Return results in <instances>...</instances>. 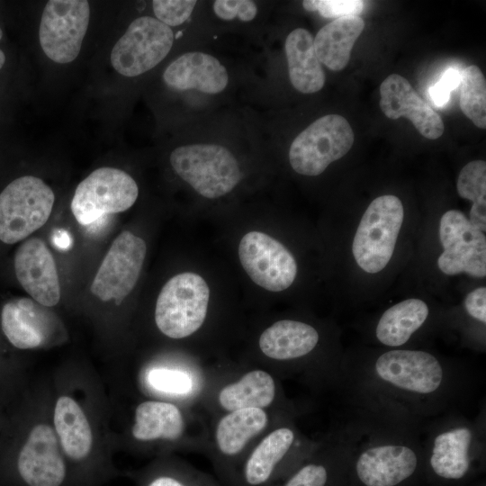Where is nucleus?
<instances>
[{
    "instance_id": "obj_1",
    "label": "nucleus",
    "mask_w": 486,
    "mask_h": 486,
    "mask_svg": "<svg viewBox=\"0 0 486 486\" xmlns=\"http://www.w3.org/2000/svg\"><path fill=\"white\" fill-rule=\"evenodd\" d=\"M336 388L348 410L425 422L466 403L475 377L431 352L389 348L344 358Z\"/></svg>"
},
{
    "instance_id": "obj_2",
    "label": "nucleus",
    "mask_w": 486,
    "mask_h": 486,
    "mask_svg": "<svg viewBox=\"0 0 486 486\" xmlns=\"http://www.w3.org/2000/svg\"><path fill=\"white\" fill-rule=\"evenodd\" d=\"M423 424L349 410L342 425L351 445L347 486H418L423 480Z\"/></svg>"
},
{
    "instance_id": "obj_3",
    "label": "nucleus",
    "mask_w": 486,
    "mask_h": 486,
    "mask_svg": "<svg viewBox=\"0 0 486 486\" xmlns=\"http://www.w3.org/2000/svg\"><path fill=\"white\" fill-rule=\"evenodd\" d=\"M423 480L432 486H463L484 469L486 410L471 419L453 410L422 426Z\"/></svg>"
},
{
    "instance_id": "obj_4",
    "label": "nucleus",
    "mask_w": 486,
    "mask_h": 486,
    "mask_svg": "<svg viewBox=\"0 0 486 486\" xmlns=\"http://www.w3.org/2000/svg\"><path fill=\"white\" fill-rule=\"evenodd\" d=\"M170 164L184 182L208 199L229 194L241 178L234 155L218 144L195 143L177 147L170 154Z\"/></svg>"
},
{
    "instance_id": "obj_5",
    "label": "nucleus",
    "mask_w": 486,
    "mask_h": 486,
    "mask_svg": "<svg viewBox=\"0 0 486 486\" xmlns=\"http://www.w3.org/2000/svg\"><path fill=\"white\" fill-rule=\"evenodd\" d=\"M404 218L401 201L382 195L365 210L353 239L352 253L364 271L375 274L391 260Z\"/></svg>"
},
{
    "instance_id": "obj_6",
    "label": "nucleus",
    "mask_w": 486,
    "mask_h": 486,
    "mask_svg": "<svg viewBox=\"0 0 486 486\" xmlns=\"http://www.w3.org/2000/svg\"><path fill=\"white\" fill-rule=\"evenodd\" d=\"M210 290L192 272L178 274L162 287L156 302L155 321L166 337L178 339L197 331L206 318Z\"/></svg>"
},
{
    "instance_id": "obj_7",
    "label": "nucleus",
    "mask_w": 486,
    "mask_h": 486,
    "mask_svg": "<svg viewBox=\"0 0 486 486\" xmlns=\"http://www.w3.org/2000/svg\"><path fill=\"white\" fill-rule=\"evenodd\" d=\"M55 202L51 188L32 176L18 177L0 194V240L19 242L49 220Z\"/></svg>"
},
{
    "instance_id": "obj_8",
    "label": "nucleus",
    "mask_w": 486,
    "mask_h": 486,
    "mask_svg": "<svg viewBox=\"0 0 486 486\" xmlns=\"http://www.w3.org/2000/svg\"><path fill=\"white\" fill-rule=\"evenodd\" d=\"M354 139L346 118L334 113L322 116L292 140L289 149L291 166L300 175L319 176L350 150Z\"/></svg>"
},
{
    "instance_id": "obj_9",
    "label": "nucleus",
    "mask_w": 486,
    "mask_h": 486,
    "mask_svg": "<svg viewBox=\"0 0 486 486\" xmlns=\"http://www.w3.org/2000/svg\"><path fill=\"white\" fill-rule=\"evenodd\" d=\"M138 195V185L129 174L118 168L100 167L77 185L71 212L80 224L88 225L104 215L130 209Z\"/></svg>"
},
{
    "instance_id": "obj_10",
    "label": "nucleus",
    "mask_w": 486,
    "mask_h": 486,
    "mask_svg": "<svg viewBox=\"0 0 486 486\" xmlns=\"http://www.w3.org/2000/svg\"><path fill=\"white\" fill-rule=\"evenodd\" d=\"M173 42L170 27L151 16L139 17L113 46L112 66L122 76H140L159 64L169 53Z\"/></svg>"
},
{
    "instance_id": "obj_11",
    "label": "nucleus",
    "mask_w": 486,
    "mask_h": 486,
    "mask_svg": "<svg viewBox=\"0 0 486 486\" xmlns=\"http://www.w3.org/2000/svg\"><path fill=\"white\" fill-rule=\"evenodd\" d=\"M90 20L86 0H50L40 22L39 40L45 55L59 64L78 56Z\"/></svg>"
},
{
    "instance_id": "obj_12",
    "label": "nucleus",
    "mask_w": 486,
    "mask_h": 486,
    "mask_svg": "<svg viewBox=\"0 0 486 486\" xmlns=\"http://www.w3.org/2000/svg\"><path fill=\"white\" fill-rule=\"evenodd\" d=\"M439 239L444 251L437 266L446 274L465 273L472 277L486 275V237L458 210L446 212L439 222Z\"/></svg>"
},
{
    "instance_id": "obj_13",
    "label": "nucleus",
    "mask_w": 486,
    "mask_h": 486,
    "mask_svg": "<svg viewBox=\"0 0 486 486\" xmlns=\"http://www.w3.org/2000/svg\"><path fill=\"white\" fill-rule=\"evenodd\" d=\"M147 253L145 241L124 230L112 243L91 284L92 293L103 302L120 304L136 285Z\"/></svg>"
},
{
    "instance_id": "obj_14",
    "label": "nucleus",
    "mask_w": 486,
    "mask_h": 486,
    "mask_svg": "<svg viewBox=\"0 0 486 486\" xmlns=\"http://www.w3.org/2000/svg\"><path fill=\"white\" fill-rule=\"evenodd\" d=\"M238 256L250 279L267 291L286 290L295 280L297 264L292 254L264 232L245 234L238 245Z\"/></svg>"
},
{
    "instance_id": "obj_15",
    "label": "nucleus",
    "mask_w": 486,
    "mask_h": 486,
    "mask_svg": "<svg viewBox=\"0 0 486 486\" xmlns=\"http://www.w3.org/2000/svg\"><path fill=\"white\" fill-rule=\"evenodd\" d=\"M16 472L24 486H64L68 469L54 429L44 423L34 426L20 449Z\"/></svg>"
},
{
    "instance_id": "obj_16",
    "label": "nucleus",
    "mask_w": 486,
    "mask_h": 486,
    "mask_svg": "<svg viewBox=\"0 0 486 486\" xmlns=\"http://www.w3.org/2000/svg\"><path fill=\"white\" fill-rule=\"evenodd\" d=\"M18 282L31 297L45 307L55 306L60 299V284L54 257L38 238L22 243L14 256Z\"/></svg>"
},
{
    "instance_id": "obj_17",
    "label": "nucleus",
    "mask_w": 486,
    "mask_h": 486,
    "mask_svg": "<svg viewBox=\"0 0 486 486\" xmlns=\"http://www.w3.org/2000/svg\"><path fill=\"white\" fill-rule=\"evenodd\" d=\"M380 107L387 118H408L418 131L429 140L438 139L444 133L445 125L439 114L402 76H388L380 86Z\"/></svg>"
},
{
    "instance_id": "obj_18",
    "label": "nucleus",
    "mask_w": 486,
    "mask_h": 486,
    "mask_svg": "<svg viewBox=\"0 0 486 486\" xmlns=\"http://www.w3.org/2000/svg\"><path fill=\"white\" fill-rule=\"evenodd\" d=\"M350 456V441L341 426L326 446L297 467L282 486H347Z\"/></svg>"
},
{
    "instance_id": "obj_19",
    "label": "nucleus",
    "mask_w": 486,
    "mask_h": 486,
    "mask_svg": "<svg viewBox=\"0 0 486 486\" xmlns=\"http://www.w3.org/2000/svg\"><path fill=\"white\" fill-rule=\"evenodd\" d=\"M1 327L14 346L32 349L47 343L53 333L54 318L47 307L36 301L17 298L3 306Z\"/></svg>"
},
{
    "instance_id": "obj_20",
    "label": "nucleus",
    "mask_w": 486,
    "mask_h": 486,
    "mask_svg": "<svg viewBox=\"0 0 486 486\" xmlns=\"http://www.w3.org/2000/svg\"><path fill=\"white\" fill-rule=\"evenodd\" d=\"M171 88L196 90L215 94L221 93L229 83L226 68L215 57L200 51L187 52L174 60L163 74Z\"/></svg>"
},
{
    "instance_id": "obj_21",
    "label": "nucleus",
    "mask_w": 486,
    "mask_h": 486,
    "mask_svg": "<svg viewBox=\"0 0 486 486\" xmlns=\"http://www.w3.org/2000/svg\"><path fill=\"white\" fill-rule=\"evenodd\" d=\"M297 441V432L289 426L267 434L248 457L242 469V482L247 486H262L272 482L292 461Z\"/></svg>"
},
{
    "instance_id": "obj_22",
    "label": "nucleus",
    "mask_w": 486,
    "mask_h": 486,
    "mask_svg": "<svg viewBox=\"0 0 486 486\" xmlns=\"http://www.w3.org/2000/svg\"><path fill=\"white\" fill-rule=\"evenodd\" d=\"M320 335L312 325L294 320H282L263 331L258 345L271 359L292 362L308 357L318 346Z\"/></svg>"
},
{
    "instance_id": "obj_23",
    "label": "nucleus",
    "mask_w": 486,
    "mask_h": 486,
    "mask_svg": "<svg viewBox=\"0 0 486 486\" xmlns=\"http://www.w3.org/2000/svg\"><path fill=\"white\" fill-rule=\"evenodd\" d=\"M428 304L420 299H407L387 309L374 327V338L388 348H402L422 329L429 318Z\"/></svg>"
},
{
    "instance_id": "obj_24",
    "label": "nucleus",
    "mask_w": 486,
    "mask_h": 486,
    "mask_svg": "<svg viewBox=\"0 0 486 486\" xmlns=\"http://www.w3.org/2000/svg\"><path fill=\"white\" fill-rule=\"evenodd\" d=\"M288 74L292 86L302 94H313L322 89L325 73L309 31L297 28L285 40Z\"/></svg>"
},
{
    "instance_id": "obj_25",
    "label": "nucleus",
    "mask_w": 486,
    "mask_h": 486,
    "mask_svg": "<svg viewBox=\"0 0 486 486\" xmlns=\"http://www.w3.org/2000/svg\"><path fill=\"white\" fill-rule=\"evenodd\" d=\"M53 421L65 455L75 463L86 461L92 451L93 434L79 404L71 397H59L55 405Z\"/></svg>"
},
{
    "instance_id": "obj_26",
    "label": "nucleus",
    "mask_w": 486,
    "mask_h": 486,
    "mask_svg": "<svg viewBox=\"0 0 486 486\" xmlns=\"http://www.w3.org/2000/svg\"><path fill=\"white\" fill-rule=\"evenodd\" d=\"M364 26V21L356 15L337 18L323 26L313 39L320 62L334 71L345 68Z\"/></svg>"
},
{
    "instance_id": "obj_27",
    "label": "nucleus",
    "mask_w": 486,
    "mask_h": 486,
    "mask_svg": "<svg viewBox=\"0 0 486 486\" xmlns=\"http://www.w3.org/2000/svg\"><path fill=\"white\" fill-rule=\"evenodd\" d=\"M184 428L183 415L172 403L148 400L141 402L135 410L132 436L137 440H176Z\"/></svg>"
},
{
    "instance_id": "obj_28",
    "label": "nucleus",
    "mask_w": 486,
    "mask_h": 486,
    "mask_svg": "<svg viewBox=\"0 0 486 486\" xmlns=\"http://www.w3.org/2000/svg\"><path fill=\"white\" fill-rule=\"evenodd\" d=\"M263 409L249 408L230 411L218 423L215 439L219 451L225 456L238 454L248 442L267 425Z\"/></svg>"
},
{
    "instance_id": "obj_29",
    "label": "nucleus",
    "mask_w": 486,
    "mask_h": 486,
    "mask_svg": "<svg viewBox=\"0 0 486 486\" xmlns=\"http://www.w3.org/2000/svg\"><path fill=\"white\" fill-rule=\"evenodd\" d=\"M276 396V385L272 375L263 370L247 373L238 382L226 385L219 393L220 406L229 410L264 409Z\"/></svg>"
},
{
    "instance_id": "obj_30",
    "label": "nucleus",
    "mask_w": 486,
    "mask_h": 486,
    "mask_svg": "<svg viewBox=\"0 0 486 486\" xmlns=\"http://www.w3.org/2000/svg\"><path fill=\"white\" fill-rule=\"evenodd\" d=\"M457 193L472 202L469 213L471 224L477 230H486V163L473 160L461 170L457 179Z\"/></svg>"
},
{
    "instance_id": "obj_31",
    "label": "nucleus",
    "mask_w": 486,
    "mask_h": 486,
    "mask_svg": "<svg viewBox=\"0 0 486 486\" xmlns=\"http://www.w3.org/2000/svg\"><path fill=\"white\" fill-rule=\"evenodd\" d=\"M460 107L464 114L480 129L486 128V81L475 65L460 74Z\"/></svg>"
},
{
    "instance_id": "obj_32",
    "label": "nucleus",
    "mask_w": 486,
    "mask_h": 486,
    "mask_svg": "<svg viewBox=\"0 0 486 486\" xmlns=\"http://www.w3.org/2000/svg\"><path fill=\"white\" fill-rule=\"evenodd\" d=\"M148 382L154 389L171 394H185L192 390L190 376L181 371L154 369L148 374Z\"/></svg>"
},
{
    "instance_id": "obj_33",
    "label": "nucleus",
    "mask_w": 486,
    "mask_h": 486,
    "mask_svg": "<svg viewBox=\"0 0 486 486\" xmlns=\"http://www.w3.org/2000/svg\"><path fill=\"white\" fill-rule=\"evenodd\" d=\"M361 0H304L302 6L306 11L318 12L325 18H340L356 15L364 9Z\"/></svg>"
},
{
    "instance_id": "obj_34",
    "label": "nucleus",
    "mask_w": 486,
    "mask_h": 486,
    "mask_svg": "<svg viewBox=\"0 0 486 486\" xmlns=\"http://www.w3.org/2000/svg\"><path fill=\"white\" fill-rule=\"evenodd\" d=\"M196 3L193 0H155L152 6L157 19L169 27L184 23L191 16Z\"/></svg>"
},
{
    "instance_id": "obj_35",
    "label": "nucleus",
    "mask_w": 486,
    "mask_h": 486,
    "mask_svg": "<svg viewBox=\"0 0 486 486\" xmlns=\"http://www.w3.org/2000/svg\"><path fill=\"white\" fill-rule=\"evenodd\" d=\"M212 7L214 14L225 21L238 18L242 22H250L257 14V6L250 0H216Z\"/></svg>"
},
{
    "instance_id": "obj_36",
    "label": "nucleus",
    "mask_w": 486,
    "mask_h": 486,
    "mask_svg": "<svg viewBox=\"0 0 486 486\" xmlns=\"http://www.w3.org/2000/svg\"><path fill=\"white\" fill-rule=\"evenodd\" d=\"M460 83V72L454 68H449L445 72L440 80L430 87L431 99L436 106L445 105L450 97V93Z\"/></svg>"
},
{
    "instance_id": "obj_37",
    "label": "nucleus",
    "mask_w": 486,
    "mask_h": 486,
    "mask_svg": "<svg viewBox=\"0 0 486 486\" xmlns=\"http://www.w3.org/2000/svg\"><path fill=\"white\" fill-rule=\"evenodd\" d=\"M466 314L480 324H486V288L479 287L468 293L464 300Z\"/></svg>"
},
{
    "instance_id": "obj_38",
    "label": "nucleus",
    "mask_w": 486,
    "mask_h": 486,
    "mask_svg": "<svg viewBox=\"0 0 486 486\" xmlns=\"http://www.w3.org/2000/svg\"><path fill=\"white\" fill-rule=\"evenodd\" d=\"M196 481L178 476L173 472H159L145 481L142 486H210L194 483Z\"/></svg>"
},
{
    "instance_id": "obj_39",
    "label": "nucleus",
    "mask_w": 486,
    "mask_h": 486,
    "mask_svg": "<svg viewBox=\"0 0 486 486\" xmlns=\"http://www.w3.org/2000/svg\"><path fill=\"white\" fill-rule=\"evenodd\" d=\"M5 54L3 51V50L0 49V70L3 68L4 63H5Z\"/></svg>"
},
{
    "instance_id": "obj_40",
    "label": "nucleus",
    "mask_w": 486,
    "mask_h": 486,
    "mask_svg": "<svg viewBox=\"0 0 486 486\" xmlns=\"http://www.w3.org/2000/svg\"><path fill=\"white\" fill-rule=\"evenodd\" d=\"M2 38H3V30H2V28L0 27V40H2Z\"/></svg>"
},
{
    "instance_id": "obj_41",
    "label": "nucleus",
    "mask_w": 486,
    "mask_h": 486,
    "mask_svg": "<svg viewBox=\"0 0 486 486\" xmlns=\"http://www.w3.org/2000/svg\"><path fill=\"white\" fill-rule=\"evenodd\" d=\"M478 486H485V483H481Z\"/></svg>"
}]
</instances>
